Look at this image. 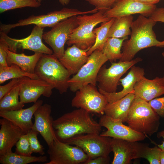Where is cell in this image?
Instances as JSON below:
<instances>
[{
    "label": "cell",
    "mask_w": 164,
    "mask_h": 164,
    "mask_svg": "<svg viewBox=\"0 0 164 164\" xmlns=\"http://www.w3.org/2000/svg\"><path fill=\"white\" fill-rule=\"evenodd\" d=\"M7 52L6 61L8 66L16 64L23 71L30 73H35L36 65L43 54L35 52L34 54L28 56L24 53H17L9 50Z\"/></svg>",
    "instance_id": "obj_25"
},
{
    "label": "cell",
    "mask_w": 164,
    "mask_h": 164,
    "mask_svg": "<svg viewBox=\"0 0 164 164\" xmlns=\"http://www.w3.org/2000/svg\"><path fill=\"white\" fill-rule=\"evenodd\" d=\"M142 60L141 58L137 57L129 61L112 62L108 68L103 65L96 78L98 89L108 93L116 92L118 86L121 84L120 80L122 76L132 66Z\"/></svg>",
    "instance_id": "obj_8"
},
{
    "label": "cell",
    "mask_w": 164,
    "mask_h": 164,
    "mask_svg": "<svg viewBox=\"0 0 164 164\" xmlns=\"http://www.w3.org/2000/svg\"><path fill=\"white\" fill-rule=\"evenodd\" d=\"M35 0L36 1L40 2H41V1H42V0Z\"/></svg>",
    "instance_id": "obj_48"
},
{
    "label": "cell",
    "mask_w": 164,
    "mask_h": 164,
    "mask_svg": "<svg viewBox=\"0 0 164 164\" xmlns=\"http://www.w3.org/2000/svg\"><path fill=\"white\" fill-rule=\"evenodd\" d=\"M114 19V18H112L108 21L102 22L100 27L94 29V32L96 36L95 41L94 45L87 51V56H89L96 50H102L108 38V32Z\"/></svg>",
    "instance_id": "obj_29"
},
{
    "label": "cell",
    "mask_w": 164,
    "mask_h": 164,
    "mask_svg": "<svg viewBox=\"0 0 164 164\" xmlns=\"http://www.w3.org/2000/svg\"><path fill=\"white\" fill-rule=\"evenodd\" d=\"M60 3L63 5H65L68 4L70 0H58Z\"/></svg>",
    "instance_id": "obj_44"
},
{
    "label": "cell",
    "mask_w": 164,
    "mask_h": 164,
    "mask_svg": "<svg viewBox=\"0 0 164 164\" xmlns=\"http://www.w3.org/2000/svg\"><path fill=\"white\" fill-rule=\"evenodd\" d=\"M105 11L99 10L91 15L77 16L78 26L73 30L66 44L68 46L74 44L83 50L90 49L95 41L96 36L94 32L95 27L111 19L105 15Z\"/></svg>",
    "instance_id": "obj_4"
},
{
    "label": "cell",
    "mask_w": 164,
    "mask_h": 164,
    "mask_svg": "<svg viewBox=\"0 0 164 164\" xmlns=\"http://www.w3.org/2000/svg\"><path fill=\"white\" fill-rule=\"evenodd\" d=\"M20 85L18 82L12 89L0 100V111H11L23 108L24 104L19 100Z\"/></svg>",
    "instance_id": "obj_27"
},
{
    "label": "cell",
    "mask_w": 164,
    "mask_h": 164,
    "mask_svg": "<svg viewBox=\"0 0 164 164\" xmlns=\"http://www.w3.org/2000/svg\"><path fill=\"white\" fill-rule=\"evenodd\" d=\"M163 136H164V130L159 132L157 135V137L159 138L162 137Z\"/></svg>",
    "instance_id": "obj_46"
},
{
    "label": "cell",
    "mask_w": 164,
    "mask_h": 164,
    "mask_svg": "<svg viewBox=\"0 0 164 164\" xmlns=\"http://www.w3.org/2000/svg\"><path fill=\"white\" fill-rule=\"evenodd\" d=\"M111 139L99 134H88L76 135L64 142L79 147L90 159H93L100 156H109L112 151Z\"/></svg>",
    "instance_id": "obj_11"
},
{
    "label": "cell",
    "mask_w": 164,
    "mask_h": 164,
    "mask_svg": "<svg viewBox=\"0 0 164 164\" xmlns=\"http://www.w3.org/2000/svg\"><path fill=\"white\" fill-rule=\"evenodd\" d=\"M26 76L32 79L39 78L36 73H30L22 70L18 66L12 64L5 67L0 65V84L11 79H19Z\"/></svg>",
    "instance_id": "obj_31"
},
{
    "label": "cell",
    "mask_w": 164,
    "mask_h": 164,
    "mask_svg": "<svg viewBox=\"0 0 164 164\" xmlns=\"http://www.w3.org/2000/svg\"><path fill=\"white\" fill-rule=\"evenodd\" d=\"M162 137L163 138V141L161 144L157 145L158 147L160 148L162 150H164V136H163Z\"/></svg>",
    "instance_id": "obj_45"
},
{
    "label": "cell",
    "mask_w": 164,
    "mask_h": 164,
    "mask_svg": "<svg viewBox=\"0 0 164 164\" xmlns=\"http://www.w3.org/2000/svg\"><path fill=\"white\" fill-rule=\"evenodd\" d=\"M50 162L45 164H83L90 158L79 147L70 145L57 139L49 147Z\"/></svg>",
    "instance_id": "obj_12"
},
{
    "label": "cell",
    "mask_w": 164,
    "mask_h": 164,
    "mask_svg": "<svg viewBox=\"0 0 164 164\" xmlns=\"http://www.w3.org/2000/svg\"><path fill=\"white\" fill-rule=\"evenodd\" d=\"M162 56L164 58V52H162Z\"/></svg>",
    "instance_id": "obj_49"
},
{
    "label": "cell",
    "mask_w": 164,
    "mask_h": 164,
    "mask_svg": "<svg viewBox=\"0 0 164 164\" xmlns=\"http://www.w3.org/2000/svg\"><path fill=\"white\" fill-rule=\"evenodd\" d=\"M99 10H106L112 8L119 0H85Z\"/></svg>",
    "instance_id": "obj_36"
},
{
    "label": "cell",
    "mask_w": 164,
    "mask_h": 164,
    "mask_svg": "<svg viewBox=\"0 0 164 164\" xmlns=\"http://www.w3.org/2000/svg\"><path fill=\"white\" fill-rule=\"evenodd\" d=\"M140 3L149 5H154L159 2L160 0H135Z\"/></svg>",
    "instance_id": "obj_42"
},
{
    "label": "cell",
    "mask_w": 164,
    "mask_h": 164,
    "mask_svg": "<svg viewBox=\"0 0 164 164\" xmlns=\"http://www.w3.org/2000/svg\"><path fill=\"white\" fill-rule=\"evenodd\" d=\"M108 59L102 51L96 50L88 56L86 63L68 81L69 88L76 92L83 86L91 84L96 86V78L101 67Z\"/></svg>",
    "instance_id": "obj_7"
},
{
    "label": "cell",
    "mask_w": 164,
    "mask_h": 164,
    "mask_svg": "<svg viewBox=\"0 0 164 164\" xmlns=\"http://www.w3.org/2000/svg\"><path fill=\"white\" fill-rule=\"evenodd\" d=\"M133 19L132 15L114 18L108 32V37L121 38L130 35Z\"/></svg>",
    "instance_id": "obj_26"
},
{
    "label": "cell",
    "mask_w": 164,
    "mask_h": 164,
    "mask_svg": "<svg viewBox=\"0 0 164 164\" xmlns=\"http://www.w3.org/2000/svg\"><path fill=\"white\" fill-rule=\"evenodd\" d=\"M18 82V79H13L5 85L0 86V100L8 94Z\"/></svg>",
    "instance_id": "obj_39"
},
{
    "label": "cell",
    "mask_w": 164,
    "mask_h": 164,
    "mask_svg": "<svg viewBox=\"0 0 164 164\" xmlns=\"http://www.w3.org/2000/svg\"><path fill=\"white\" fill-rule=\"evenodd\" d=\"M145 74L144 69L134 65L124 78L120 79V82L123 87L122 90L118 92L108 93L99 89V91L106 97L108 103H111L124 97L130 93H134V86L135 83Z\"/></svg>",
    "instance_id": "obj_22"
},
{
    "label": "cell",
    "mask_w": 164,
    "mask_h": 164,
    "mask_svg": "<svg viewBox=\"0 0 164 164\" xmlns=\"http://www.w3.org/2000/svg\"><path fill=\"white\" fill-rule=\"evenodd\" d=\"M99 122L102 127L107 129L100 134L102 136L132 142L143 140L146 138L144 134L124 125L121 120L113 118L105 114L101 115Z\"/></svg>",
    "instance_id": "obj_15"
},
{
    "label": "cell",
    "mask_w": 164,
    "mask_h": 164,
    "mask_svg": "<svg viewBox=\"0 0 164 164\" xmlns=\"http://www.w3.org/2000/svg\"><path fill=\"white\" fill-rule=\"evenodd\" d=\"M97 11V10L95 8L83 11L75 9L64 8L60 10L52 11L46 14L32 15L27 18L20 20L14 24H2L0 26V31L7 34L11 29L15 27L31 24L43 28L52 27L60 22L70 17L89 13L93 14Z\"/></svg>",
    "instance_id": "obj_6"
},
{
    "label": "cell",
    "mask_w": 164,
    "mask_h": 164,
    "mask_svg": "<svg viewBox=\"0 0 164 164\" xmlns=\"http://www.w3.org/2000/svg\"><path fill=\"white\" fill-rule=\"evenodd\" d=\"M156 47H164V40L161 41L160 43Z\"/></svg>",
    "instance_id": "obj_47"
},
{
    "label": "cell",
    "mask_w": 164,
    "mask_h": 164,
    "mask_svg": "<svg viewBox=\"0 0 164 164\" xmlns=\"http://www.w3.org/2000/svg\"><path fill=\"white\" fill-rule=\"evenodd\" d=\"M39 132L31 130L27 133L28 139L33 153H38L41 155L45 154L44 149L38 140L37 136Z\"/></svg>",
    "instance_id": "obj_35"
},
{
    "label": "cell",
    "mask_w": 164,
    "mask_h": 164,
    "mask_svg": "<svg viewBox=\"0 0 164 164\" xmlns=\"http://www.w3.org/2000/svg\"><path fill=\"white\" fill-rule=\"evenodd\" d=\"M53 126L57 138L63 142L79 135L100 134L102 131L99 122L92 118L89 112L80 108L53 120Z\"/></svg>",
    "instance_id": "obj_1"
},
{
    "label": "cell",
    "mask_w": 164,
    "mask_h": 164,
    "mask_svg": "<svg viewBox=\"0 0 164 164\" xmlns=\"http://www.w3.org/2000/svg\"><path fill=\"white\" fill-rule=\"evenodd\" d=\"M89 49L83 50L74 44L65 50L63 56L59 60L71 75L76 74L87 62Z\"/></svg>",
    "instance_id": "obj_23"
},
{
    "label": "cell",
    "mask_w": 164,
    "mask_h": 164,
    "mask_svg": "<svg viewBox=\"0 0 164 164\" xmlns=\"http://www.w3.org/2000/svg\"><path fill=\"white\" fill-rule=\"evenodd\" d=\"M41 2L35 0H0V13L25 7L37 8Z\"/></svg>",
    "instance_id": "obj_32"
},
{
    "label": "cell",
    "mask_w": 164,
    "mask_h": 164,
    "mask_svg": "<svg viewBox=\"0 0 164 164\" xmlns=\"http://www.w3.org/2000/svg\"><path fill=\"white\" fill-rule=\"evenodd\" d=\"M160 117L148 102L135 97L130 106L126 122L132 128L146 136L158 130Z\"/></svg>",
    "instance_id": "obj_3"
},
{
    "label": "cell",
    "mask_w": 164,
    "mask_h": 164,
    "mask_svg": "<svg viewBox=\"0 0 164 164\" xmlns=\"http://www.w3.org/2000/svg\"><path fill=\"white\" fill-rule=\"evenodd\" d=\"M156 8L155 5L144 4L135 0H119L104 14L111 19L137 14L149 17Z\"/></svg>",
    "instance_id": "obj_18"
},
{
    "label": "cell",
    "mask_w": 164,
    "mask_h": 164,
    "mask_svg": "<svg viewBox=\"0 0 164 164\" xmlns=\"http://www.w3.org/2000/svg\"><path fill=\"white\" fill-rule=\"evenodd\" d=\"M134 89L135 97L149 102L164 94V76L152 80L144 76L135 83Z\"/></svg>",
    "instance_id": "obj_20"
},
{
    "label": "cell",
    "mask_w": 164,
    "mask_h": 164,
    "mask_svg": "<svg viewBox=\"0 0 164 164\" xmlns=\"http://www.w3.org/2000/svg\"><path fill=\"white\" fill-rule=\"evenodd\" d=\"M108 103L105 96L91 84L85 85L76 92L71 101L72 107L82 108L90 113L102 115Z\"/></svg>",
    "instance_id": "obj_10"
},
{
    "label": "cell",
    "mask_w": 164,
    "mask_h": 164,
    "mask_svg": "<svg viewBox=\"0 0 164 164\" xmlns=\"http://www.w3.org/2000/svg\"><path fill=\"white\" fill-rule=\"evenodd\" d=\"M148 102L160 117H164V96L155 98Z\"/></svg>",
    "instance_id": "obj_37"
},
{
    "label": "cell",
    "mask_w": 164,
    "mask_h": 164,
    "mask_svg": "<svg viewBox=\"0 0 164 164\" xmlns=\"http://www.w3.org/2000/svg\"><path fill=\"white\" fill-rule=\"evenodd\" d=\"M110 157L100 156L93 159H89L84 164H108L110 163Z\"/></svg>",
    "instance_id": "obj_41"
},
{
    "label": "cell",
    "mask_w": 164,
    "mask_h": 164,
    "mask_svg": "<svg viewBox=\"0 0 164 164\" xmlns=\"http://www.w3.org/2000/svg\"><path fill=\"white\" fill-rule=\"evenodd\" d=\"M8 50H9V47L6 42L0 38V65L8 66L6 61Z\"/></svg>",
    "instance_id": "obj_38"
},
{
    "label": "cell",
    "mask_w": 164,
    "mask_h": 164,
    "mask_svg": "<svg viewBox=\"0 0 164 164\" xmlns=\"http://www.w3.org/2000/svg\"><path fill=\"white\" fill-rule=\"evenodd\" d=\"M135 97L133 93H130L121 99L111 103H108L104 111V114L115 119L126 122L128 111Z\"/></svg>",
    "instance_id": "obj_24"
},
{
    "label": "cell",
    "mask_w": 164,
    "mask_h": 164,
    "mask_svg": "<svg viewBox=\"0 0 164 164\" xmlns=\"http://www.w3.org/2000/svg\"><path fill=\"white\" fill-rule=\"evenodd\" d=\"M147 144L114 138H111L110 145L114 157L112 164H128L134 159L141 158Z\"/></svg>",
    "instance_id": "obj_16"
},
{
    "label": "cell",
    "mask_w": 164,
    "mask_h": 164,
    "mask_svg": "<svg viewBox=\"0 0 164 164\" xmlns=\"http://www.w3.org/2000/svg\"><path fill=\"white\" fill-rule=\"evenodd\" d=\"M160 164H164V150H161L160 155Z\"/></svg>",
    "instance_id": "obj_43"
},
{
    "label": "cell",
    "mask_w": 164,
    "mask_h": 164,
    "mask_svg": "<svg viewBox=\"0 0 164 164\" xmlns=\"http://www.w3.org/2000/svg\"><path fill=\"white\" fill-rule=\"evenodd\" d=\"M35 73L39 78L53 85L60 94L66 92L69 88L71 74L52 54H43L36 65Z\"/></svg>",
    "instance_id": "obj_5"
},
{
    "label": "cell",
    "mask_w": 164,
    "mask_h": 164,
    "mask_svg": "<svg viewBox=\"0 0 164 164\" xmlns=\"http://www.w3.org/2000/svg\"><path fill=\"white\" fill-rule=\"evenodd\" d=\"M161 150L158 147L150 148L146 145L142 150L141 158L146 159L150 164H160V155Z\"/></svg>",
    "instance_id": "obj_33"
},
{
    "label": "cell",
    "mask_w": 164,
    "mask_h": 164,
    "mask_svg": "<svg viewBox=\"0 0 164 164\" xmlns=\"http://www.w3.org/2000/svg\"><path fill=\"white\" fill-rule=\"evenodd\" d=\"M44 28L35 25L28 36L20 39L11 38L6 34L0 32V38L6 42L9 50L14 53H16L17 49H19L52 55L53 51L46 46L42 41Z\"/></svg>",
    "instance_id": "obj_13"
},
{
    "label": "cell",
    "mask_w": 164,
    "mask_h": 164,
    "mask_svg": "<svg viewBox=\"0 0 164 164\" xmlns=\"http://www.w3.org/2000/svg\"></svg>",
    "instance_id": "obj_50"
},
{
    "label": "cell",
    "mask_w": 164,
    "mask_h": 164,
    "mask_svg": "<svg viewBox=\"0 0 164 164\" xmlns=\"http://www.w3.org/2000/svg\"><path fill=\"white\" fill-rule=\"evenodd\" d=\"M0 156L12 152L21 137L26 133L20 128L9 120L0 119Z\"/></svg>",
    "instance_id": "obj_21"
},
{
    "label": "cell",
    "mask_w": 164,
    "mask_h": 164,
    "mask_svg": "<svg viewBox=\"0 0 164 164\" xmlns=\"http://www.w3.org/2000/svg\"><path fill=\"white\" fill-rule=\"evenodd\" d=\"M149 17L156 22L164 23V8H157Z\"/></svg>",
    "instance_id": "obj_40"
},
{
    "label": "cell",
    "mask_w": 164,
    "mask_h": 164,
    "mask_svg": "<svg viewBox=\"0 0 164 164\" xmlns=\"http://www.w3.org/2000/svg\"><path fill=\"white\" fill-rule=\"evenodd\" d=\"M51 106L45 104L39 106L34 114V121L32 130L38 132L48 147L57 138L53 126V120L51 114Z\"/></svg>",
    "instance_id": "obj_17"
},
{
    "label": "cell",
    "mask_w": 164,
    "mask_h": 164,
    "mask_svg": "<svg viewBox=\"0 0 164 164\" xmlns=\"http://www.w3.org/2000/svg\"><path fill=\"white\" fill-rule=\"evenodd\" d=\"M15 152L19 155L31 156L33 152L29 144L27 134L22 135L15 145Z\"/></svg>",
    "instance_id": "obj_34"
},
{
    "label": "cell",
    "mask_w": 164,
    "mask_h": 164,
    "mask_svg": "<svg viewBox=\"0 0 164 164\" xmlns=\"http://www.w3.org/2000/svg\"><path fill=\"white\" fill-rule=\"evenodd\" d=\"M156 23L150 17L148 18L141 15L133 21L131 36L123 43L122 57L120 61H131L141 50L157 46L160 43L161 41L157 39L153 29Z\"/></svg>",
    "instance_id": "obj_2"
},
{
    "label": "cell",
    "mask_w": 164,
    "mask_h": 164,
    "mask_svg": "<svg viewBox=\"0 0 164 164\" xmlns=\"http://www.w3.org/2000/svg\"><path fill=\"white\" fill-rule=\"evenodd\" d=\"M128 37L118 38L108 37L102 50L103 53L111 62L119 60L122 57L121 51L124 42Z\"/></svg>",
    "instance_id": "obj_28"
},
{
    "label": "cell",
    "mask_w": 164,
    "mask_h": 164,
    "mask_svg": "<svg viewBox=\"0 0 164 164\" xmlns=\"http://www.w3.org/2000/svg\"><path fill=\"white\" fill-rule=\"evenodd\" d=\"M46 156H26L19 155L12 152L0 156V163L2 164H27L34 162H46Z\"/></svg>",
    "instance_id": "obj_30"
},
{
    "label": "cell",
    "mask_w": 164,
    "mask_h": 164,
    "mask_svg": "<svg viewBox=\"0 0 164 164\" xmlns=\"http://www.w3.org/2000/svg\"><path fill=\"white\" fill-rule=\"evenodd\" d=\"M20 85V101L25 104L36 103L41 96L50 97L54 88L52 84L40 78L25 76L18 79Z\"/></svg>",
    "instance_id": "obj_14"
},
{
    "label": "cell",
    "mask_w": 164,
    "mask_h": 164,
    "mask_svg": "<svg viewBox=\"0 0 164 164\" xmlns=\"http://www.w3.org/2000/svg\"><path fill=\"white\" fill-rule=\"evenodd\" d=\"M77 26V16H73L60 22L43 33V39L52 48L55 57L59 59L63 56L65 44Z\"/></svg>",
    "instance_id": "obj_9"
},
{
    "label": "cell",
    "mask_w": 164,
    "mask_h": 164,
    "mask_svg": "<svg viewBox=\"0 0 164 164\" xmlns=\"http://www.w3.org/2000/svg\"><path fill=\"white\" fill-rule=\"evenodd\" d=\"M38 100L31 106L25 109L11 111H0V116L10 121L27 134L32 130L33 123L32 118L37 109L43 104Z\"/></svg>",
    "instance_id": "obj_19"
}]
</instances>
